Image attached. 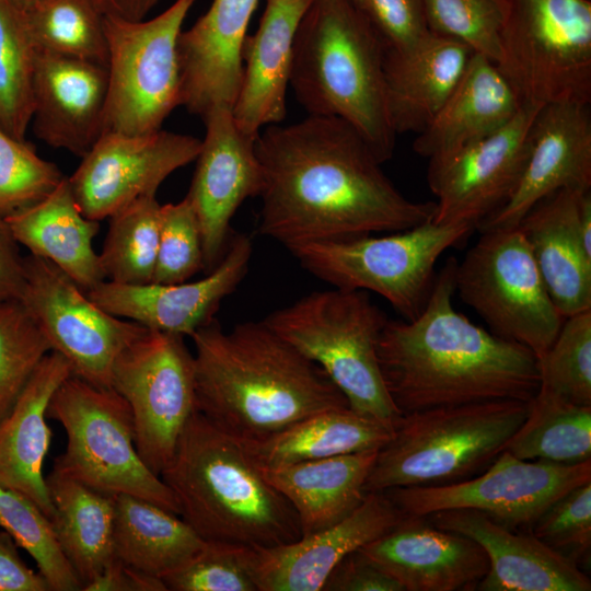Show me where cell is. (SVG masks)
Segmentation results:
<instances>
[{
	"instance_id": "9a60e30c",
	"label": "cell",
	"mask_w": 591,
	"mask_h": 591,
	"mask_svg": "<svg viewBox=\"0 0 591 591\" xmlns=\"http://www.w3.org/2000/svg\"><path fill=\"white\" fill-rule=\"evenodd\" d=\"M24 304L53 351L63 356L72 374L112 387L119 354L148 328L117 317L95 304L80 286L51 262L24 257Z\"/></svg>"
},
{
	"instance_id": "7a4b0ae2",
	"label": "cell",
	"mask_w": 591,
	"mask_h": 591,
	"mask_svg": "<svg viewBox=\"0 0 591 591\" xmlns=\"http://www.w3.org/2000/svg\"><path fill=\"white\" fill-rule=\"evenodd\" d=\"M456 260L436 275L429 299L412 320H387L378 360L402 415L500 399L530 402L541 384L532 350L471 322L452 304Z\"/></svg>"
},
{
	"instance_id": "44dd1931",
	"label": "cell",
	"mask_w": 591,
	"mask_h": 591,
	"mask_svg": "<svg viewBox=\"0 0 591 591\" xmlns=\"http://www.w3.org/2000/svg\"><path fill=\"white\" fill-rule=\"evenodd\" d=\"M404 591L472 590L489 563L472 538L433 525L425 515H404L390 531L359 548Z\"/></svg>"
},
{
	"instance_id": "e575fe53",
	"label": "cell",
	"mask_w": 591,
	"mask_h": 591,
	"mask_svg": "<svg viewBox=\"0 0 591 591\" xmlns=\"http://www.w3.org/2000/svg\"><path fill=\"white\" fill-rule=\"evenodd\" d=\"M204 543L181 515L140 497L115 496L114 555L130 568L162 580Z\"/></svg>"
},
{
	"instance_id": "8d00e7d4",
	"label": "cell",
	"mask_w": 591,
	"mask_h": 591,
	"mask_svg": "<svg viewBox=\"0 0 591 591\" xmlns=\"http://www.w3.org/2000/svg\"><path fill=\"white\" fill-rule=\"evenodd\" d=\"M160 209L157 195H143L109 217L108 231L99 254L106 280L125 285L152 282Z\"/></svg>"
},
{
	"instance_id": "c3c4849f",
	"label": "cell",
	"mask_w": 591,
	"mask_h": 591,
	"mask_svg": "<svg viewBox=\"0 0 591 591\" xmlns=\"http://www.w3.org/2000/svg\"><path fill=\"white\" fill-rule=\"evenodd\" d=\"M385 50H405L428 33L422 0H350Z\"/></svg>"
},
{
	"instance_id": "7402d4cb",
	"label": "cell",
	"mask_w": 591,
	"mask_h": 591,
	"mask_svg": "<svg viewBox=\"0 0 591 591\" xmlns=\"http://www.w3.org/2000/svg\"><path fill=\"white\" fill-rule=\"evenodd\" d=\"M437 528L465 535L486 553L489 567L479 591H590L582 569L532 532L510 530L473 509L425 515Z\"/></svg>"
},
{
	"instance_id": "8fae6325",
	"label": "cell",
	"mask_w": 591,
	"mask_h": 591,
	"mask_svg": "<svg viewBox=\"0 0 591 591\" xmlns=\"http://www.w3.org/2000/svg\"><path fill=\"white\" fill-rule=\"evenodd\" d=\"M454 289L503 339L541 358L565 317L544 285L518 227L480 231V237L454 269Z\"/></svg>"
},
{
	"instance_id": "f546056e",
	"label": "cell",
	"mask_w": 591,
	"mask_h": 591,
	"mask_svg": "<svg viewBox=\"0 0 591 591\" xmlns=\"http://www.w3.org/2000/svg\"><path fill=\"white\" fill-rule=\"evenodd\" d=\"M473 50L429 32L405 50L384 49V78L396 134L421 132L462 78Z\"/></svg>"
},
{
	"instance_id": "b9f144b4",
	"label": "cell",
	"mask_w": 591,
	"mask_h": 591,
	"mask_svg": "<svg viewBox=\"0 0 591 591\" xmlns=\"http://www.w3.org/2000/svg\"><path fill=\"white\" fill-rule=\"evenodd\" d=\"M50 351L49 343L20 300L0 302V419Z\"/></svg>"
},
{
	"instance_id": "d4e9b609",
	"label": "cell",
	"mask_w": 591,
	"mask_h": 591,
	"mask_svg": "<svg viewBox=\"0 0 591 591\" xmlns=\"http://www.w3.org/2000/svg\"><path fill=\"white\" fill-rule=\"evenodd\" d=\"M107 83L105 66L36 51L31 121L36 137L84 157L103 132Z\"/></svg>"
},
{
	"instance_id": "7c38bea8",
	"label": "cell",
	"mask_w": 591,
	"mask_h": 591,
	"mask_svg": "<svg viewBox=\"0 0 591 591\" xmlns=\"http://www.w3.org/2000/svg\"><path fill=\"white\" fill-rule=\"evenodd\" d=\"M195 2L175 0L147 21L103 16L108 51L103 132L159 130L179 105L177 43Z\"/></svg>"
},
{
	"instance_id": "603a6c76",
	"label": "cell",
	"mask_w": 591,
	"mask_h": 591,
	"mask_svg": "<svg viewBox=\"0 0 591 591\" xmlns=\"http://www.w3.org/2000/svg\"><path fill=\"white\" fill-rule=\"evenodd\" d=\"M404 515L385 493L371 491L332 526L288 544L256 548L258 591L323 590L344 557L390 531Z\"/></svg>"
},
{
	"instance_id": "ac0fdd59",
	"label": "cell",
	"mask_w": 591,
	"mask_h": 591,
	"mask_svg": "<svg viewBox=\"0 0 591 591\" xmlns=\"http://www.w3.org/2000/svg\"><path fill=\"white\" fill-rule=\"evenodd\" d=\"M201 119L205 137L186 198L199 223L209 273L227 252L234 213L247 198L259 196L263 179L256 138L239 128L230 107L215 106Z\"/></svg>"
},
{
	"instance_id": "52a82bcc",
	"label": "cell",
	"mask_w": 591,
	"mask_h": 591,
	"mask_svg": "<svg viewBox=\"0 0 591 591\" xmlns=\"http://www.w3.org/2000/svg\"><path fill=\"white\" fill-rule=\"evenodd\" d=\"M385 313L367 291H313L269 313L263 321L318 364L349 407L394 428L402 416L381 373L376 346Z\"/></svg>"
},
{
	"instance_id": "30bf717a",
	"label": "cell",
	"mask_w": 591,
	"mask_h": 591,
	"mask_svg": "<svg viewBox=\"0 0 591 591\" xmlns=\"http://www.w3.org/2000/svg\"><path fill=\"white\" fill-rule=\"evenodd\" d=\"M524 105L591 101V1L506 0L496 63Z\"/></svg>"
},
{
	"instance_id": "d590c367",
	"label": "cell",
	"mask_w": 591,
	"mask_h": 591,
	"mask_svg": "<svg viewBox=\"0 0 591 591\" xmlns=\"http://www.w3.org/2000/svg\"><path fill=\"white\" fill-rule=\"evenodd\" d=\"M503 451L521 460L563 465L591 461V406L540 387Z\"/></svg>"
},
{
	"instance_id": "6da1fadb",
	"label": "cell",
	"mask_w": 591,
	"mask_h": 591,
	"mask_svg": "<svg viewBox=\"0 0 591 591\" xmlns=\"http://www.w3.org/2000/svg\"><path fill=\"white\" fill-rule=\"evenodd\" d=\"M258 232L291 245L403 231L432 219L434 201H413L384 174L345 120L308 115L265 127Z\"/></svg>"
},
{
	"instance_id": "4316f807",
	"label": "cell",
	"mask_w": 591,
	"mask_h": 591,
	"mask_svg": "<svg viewBox=\"0 0 591 591\" xmlns=\"http://www.w3.org/2000/svg\"><path fill=\"white\" fill-rule=\"evenodd\" d=\"M588 190L558 189L536 202L517 225L565 318L591 310V251L580 225L581 200Z\"/></svg>"
},
{
	"instance_id": "8992f818",
	"label": "cell",
	"mask_w": 591,
	"mask_h": 591,
	"mask_svg": "<svg viewBox=\"0 0 591 591\" xmlns=\"http://www.w3.org/2000/svg\"><path fill=\"white\" fill-rule=\"evenodd\" d=\"M529 403L500 399L402 415L378 451L366 491L443 486L480 474L521 426Z\"/></svg>"
},
{
	"instance_id": "1f68e13d",
	"label": "cell",
	"mask_w": 591,
	"mask_h": 591,
	"mask_svg": "<svg viewBox=\"0 0 591 591\" xmlns=\"http://www.w3.org/2000/svg\"><path fill=\"white\" fill-rule=\"evenodd\" d=\"M379 450L259 468L293 508L308 536L348 517L364 499Z\"/></svg>"
},
{
	"instance_id": "ffe728a7",
	"label": "cell",
	"mask_w": 591,
	"mask_h": 591,
	"mask_svg": "<svg viewBox=\"0 0 591 591\" xmlns=\"http://www.w3.org/2000/svg\"><path fill=\"white\" fill-rule=\"evenodd\" d=\"M563 188L591 189L590 104L553 103L538 109L514 192L477 229L517 227L536 202Z\"/></svg>"
},
{
	"instance_id": "60d3db41",
	"label": "cell",
	"mask_w": 591,
	"mask_h": 591,
	"mask_svg": "<svg viewBox=\"0 0 591 591\" xmlns=\"http://www.w3.org/2000/svg\"><path fill=\"white\" fill-rule=\"evenodd\" d=\"M537 364L540 387L575 404L591 406V310L564 320Z\"/></svg>"
},
{
	"instance_id": "f35d334b",
	"label": "cell",
	"mask_w": 591,
	"mask_h": 591,
	"mask_svg": "<svg viewBox=\"0 0 591 591\" xmlns=\"http://www.w3.org/2000/svg\"><path fill=\"white\" fill-rule=\"evenodd\" d=\"M35 56L22 12L0 0V128L19 140L32 121Z\"/></svg>"
},
{
	"instance_id": "d6986e66",
	"label": "cell",
	"mask_w": 591,
	"mask_h": 591,
	"mask_svg": "<svg viewBox=\"0 0 591 591\" xmlns=\"http://www.w3.org/2000/svg\"><path fill=\"white\" fill-rule=\"evenodd\" d=\"M253 243L245 234L230 239L221 262L202 279L179 283L125 285L104 280L86 291L106 312L148 329L190 336L215 320L220 303L245 277Z\"/></svg>"
},
{
	"instance_id": "7dc6e473",
	"label": "cell",
	"mask_w": 591,
	"mask_h": 591,
	"mask_svg": "<svg viewBox=\"0 0 591 591\" xmlns=\"http://www.w3.org/2000/svg\"><path fill=\"white\" fill-rule=\"evenodd\" d=\"M531 532L552 549L581 568L590 563L591 480L554 501L533 524Z\"/></svg>"
},
{
	"instance_id": "816d5d0a",
	"label": "cell",
	"mask_w": 591,
	"mask_h": 591,
	"mask_svg": "<svg viewBox=\"0 0 591 591\" xmlns=\"http://www.w3.org/2000/svg\"><path fill=\"white\" fill-rule=\"evenodd\" d=\"M84 591H166L160 578L137 571L114 556Z\"/></svg>"
},
{
	"instance_id": "4fadbf2b",
	"label": "cell",
	"mask_w": 591,
	"mask_h": 591,
	"mask_svg": "<svg viewBox=\"0 0 591 591\" xmlns=\"http://www.w3.org/2000/svg\"><path fill=\"white\" fill-rule=\"evenodd\" d=\"M111 386L130 408L138 454L160 476L197 410L194 356L184 336L147 329L117 357Z\"/></svg>"
},
{
	"instance_id": "681fc988",
	"label": "cell",
	"mask_w": 591,
	"mask_h": 591,
	"mask_svg": "<svg viewBox=\"0 0 591 591\" xmlns=\"http://www.w3.org/2000/svg\"><path fill=\"white\" fill-rule=\"evenodd\" d=\"M322 591H404V588L358 549L338 563Z\"/></svg>"
},
{
	"instance_id": "f6af8a7d",
	"label": "cell",
	"mask_w": 591,
	"mask_h": 591,
	"mask_svg": "<svg viewBox=\"0 0 591 591\" xmlns=\"http://www.w3.org/2000/svg\"><path fill=\"white\" fill-rule=\"evenodd\" d=\"M65 175L25 140L0 128V216L8 217L48 195Z\"/></svg>"
},
{
	"instance_id": "bcb514c9",
	"label": "cell",
	"mask_w": 591,
	"mask_h": 591,
	"mask_svg": "<svg viewBox=\"0 0 591 591\" xmlns=\"http://www.w3.org/2000/svg\"><path fill=\"white\" fill-rule=\"evenodd\" d=\"M204 265L202 240L196 213L185 197L161 205L157 264L152 282H185Z\"/></svg>"
},
{
	"instance_id": "cb8c5ba5",
	"label": "cell",
	"mask_w": 591,
	"mask_h": 591,
	"mask_svg": "<svg viewBox=\"0 0 591 591\" xmlns=\"http://www.w3.org/2000/svg\"><path fill=\"white\" fill-rule=\"evenodd\" d=\"M259 0H213L177 43L179 105L202 118L232 109L242 78L241 50Z\"/></svg>"
},
{
	"instance_id": "ee69618b",
	"label": "cell",
	"mask_w": 591,
	"mask_h": 591,
	"mask_svg": "<svg viewBox=\"0 0 591 591\" xmlns=\"http://www.w3.org/2000/svg\"><path fill=\"white\" fill-rule=\"evenodd\" d=\"M422 2L429 32L461 42L474 53L498 62L506 0Z\"/></svg>"
},
{
	"instance_id": "2e32d148",
	"label": "cell",
	"mask_w": 591,
	"mask_h": 591,
	"mask_svg": "<svg viewBox=\"0 0 591 591\" xmlns=\"http://www.w3.org/2000/svg\"><path fill=\"white\" fill-rule=\"evenodd\" d=\"M200 148L201 139L162 128L103 132L68 181L82 213L101 221L140 196L157 195L172 173L197 159Z\"/></svg>"
},
{
	"instance_id": "ab89813d",
	"label": "cell",
	"mask_w": 591,
	"mask_h": 591,
	"mask_svg": "<svg viewBox=\"0 0 591 591\" xmlns=\"http://www.w3.org/2000/svg\"><path fill=\"white\" fill-rule=\"evenodd\" d=\"M0 528L26 551L51 591H78L82 586L62 554L50 520L24 495L0 486Z\"/></svg>"
},
{
	"instance_id": "5bb4252c",
	"label": "cell",
	"mask_w": 591,
	"mask_h": 591,
	"mask_svg": "<svg viewBox=\"0 0 591 591\" xmlns=\"http://www.w3.org/2000/svg\"><path fill=\"white\" fill-rule=\"evenodd\" d=\"M590 480L591 461L563 465L521 460L502 451L484 472L467 480L383 493L406 515L473 509L510 530L531 532L554 501Z\"/></svg>"
},
{
	"instance_id": "f907efd6",
	"label": "cell",
	"mask_w": 591,
	"mask_h": 591,
	"mask_svg": "<svg viewBox=\"0 0 591 591\" xmlns=\"http://www.w3.org/2000/svg\"><path fill=\"white\" fill-rule=\"evenodd\" d=\"M0 591H51L42 573L21 559L15 542L4 531H0Z\"/></svg>"
},
{
	"instance_id": "e0dca14e",
	"label": "cell",
	"mask_w": 591,
	"mask_h": 591,
	"mask_svg": "<svg viewBox=\"0 0 591 591\" xmlns=\"http://www.w3.org/2000/svg\"><path fill=\"white\" fill-rule=\"evenodd\" d=\"M541 107L523 105L506 126L456 153L429 161L427 182L437 197L432 221L478 225L514 192Z\"/></svg>"
},
{
	"instance_id": "5b68a950",
	"label": "cell",
	"mask_w": 591,
	"mask_h": 591,
	"mask_svg": "<svg viewBox=\"0 0 591 591\" xmlns=\"http://www.w3.org/2000/svg\"><path fill=\"white\" fill-rule=\"evenodd\" d=\"M384 48L350 0H313L298 26L290 88L308 115L348 123L382 164L394 154Z\"/></svg>"
},
{
	"instance_id": "277c9868",
	"label": "cell",
	"mask_w": 591,
	"mask_h": 591,
	"mask_svg": "<svg viewBox=\"0 0 591 591\" xmlns=\"http://www.w3.org/2000/svg\"><path fill=\"white\" fill-rule=\"evenodd\" d=\"M160 477L182 519L204 540L255 548L301 537L289 501L263 476L242 444L196 410Z\"/></svg>"
},
{
	"instance_id": "f5cc1de1",
	"label": "cell",
	"mask_w": 591,
	"mask_h": 591,
	"mask_svg": "<svg viewBox=\"0 0 591 591\" xmlns=\"http://www.w3.org/2000/svg\"><path fill=\"white\" fill-rule=\"evenodd\" d=\"M7 220L0 216V302L19 300L25 282L24 257Z\"/></svg>"
},
{
	"instance_id": "db71d44e",
	"label": "cell",
	"mask_w": 591,
	"mask_h": 591,
	"mask_svg": "<svg viewBox=\"0 0 591 591\" xmlns=\"http://www.w3.org/2000/svg\"><path fill=\"white\" fill-rule=\"evenodd\" d=\"M104 16H117L129 21L144 20L160 0H90Z\"/></svg>"
},
{
	"instance_id": "ba28073f",
	"label": "cell",
	"mask_w": 591,
	"mask_h": 591,
	"mask_svg": "<svg viewBox=\"0 0 591 591\" xmlns=\"http://www.w3.org/2000/svg\"><path fill=\"white\" fill-rule=\"evenodd\" d=\"M463 223L431 219L384 235L308 242L288 246L299 264L317 279L345 290L372 291L412 321L425 308L439 257L474 230Z\"/></svg>"
},
{
	"instance_id": "d6a6232c",
	"label": "cell",
	"mask_w": 591,
	"mask_h": 591,
	"mask_svg": "<svg viewBox=\"0 0 591 591\" xmlns=\"http://www.w3.org/2000/svg\"><path fill=\"white\" fill-rule=\"evenodd\" d=\"M393 431L392 426L344 407L308 416L263 440L239 442L258 468H273L380 450Z\"/></svg>"
},
{
	"instance_id": "7bdbcfd3",
	"label": "cell",
	"mask_w": 591,
	"mask_h": 591,
	"mask_svg": "<svg viewBox=\"0 0 591 591\" xmlns=\"http://www.w3.org/2000/svg\"><path fill=\"white\" fill-rule=\"evenodd\" d=\"M255 547L205 541L184 565L162 578L171 591H258Z\"/></svg>"
},
{
	"instance_id": "11a10c76",
	"label": "cell",
	"mask_w": 591,
	"mask_h": 591,
	"mask_svg": "<svg viewBox=\"0 0 591 591\" xmlns=\"http://www.w3.org/2000/svg\"><path fill=\"white\" fill-rule=\"evenodd\" d=\"M16 10L24 12L42 0H5Z\"/></svg>"
},
{
	"instance_id": "83f0119b",
	"label": "cell",
	"mask_w": 591,
	"mask_h": 591,
	"mask_svg": "<svg viewBox=\"0 0 591 591\" xmlns=\"http://www.w3.org/2000/svg\"><path fill=\"white\" fill-rule=\"evenodd\" d=\"M71 374L68 360L51 350L0 419V486L27 497L49 520L54 506L43 472L51 441L47 409L56 390Z\"/></svg>"
},
{
	"instance_id": "74e56055",
	"label": "cell",
	"mask_w": 591,
	"mask_h": 591,
	"mask_svg": "<svg viewBox=\"0 0 591 591\" xmlns=\"http://www.w3.org/2000/svg\"><path fill=\"white\" fill-rule=\"evenodd\" d=\"M22 14L36 51L107 67L103 15L90 0H42Z\"/></svg>"
},
{
	"instance_id": "9c48e42d",
	"label": "cell",
	"mask_w": 591,
	"mask_h": 591,
	"mask_svg": "<svg viewBox=\"0 0 591 591\" xmlns=\"http://www.w3.org/2000/svg\"><path fill=\"white\" fill-rule=\"evenodd\" d=\"M47 417L67 436L53 471L108 495H130L179 515L175 496L142 461L127 402L113 389L73 374L54 393Z\"/></svg>"
},
{
	"instance_id": "f1b7e54d",
	"label": "cell",
	"mask_w": 591,
	"mask_h": 591,
	"mask_svg": "<svg viewBox=\"0 0 591 591\" xmlns=\"http://www.w3.org/2000/svg\"><path fill=\"white\" fill-rule=\"evenodd\" d=\"M523 105L497 65L473 53L455 89L418 134L414 151L429 161L448 158L506 126Z\"/></svg>"
},
{
	"instance_id": "484cf974",
	"label": "cell",
	"mask_w": 591,
	"mask_h": 591,
	"mask_svg": "<svg viewBox=\"0 0 591 591\" xmlns=\"http://www.w3.org/2000/svg\"><path fill=\"white\" fill-rule=\"evenodd\" d=\"M313 0H266L256 31L243 42L242 78L232 106L233 118L257 138L287 115L293 43L302 16Z\"/></svg>"
},
{
	"instance_id": "3957f363",
	"label": "cell",
	"mask_w": 591,
	"mask_h": 591,
	"mask_svg": "<svg viewBox=\"0 0 591 591\" xmlns=\"http://www.w3.org/2000/svg\"><path fill=\"white\" fill-rule=\"evenodd\" d=\"M196 407L240 442L263 440L313 414L349 407L324 370L260 322L190 336Z\"/></svg>"
},
{
	"instance_id": "836d02e7",
	"label": "cell",
	"mask_w": 591,
	"mask_h": 591,
	"mask_svg": "<svg viewBox=\"0 0 591 591\" xmlns=\"http://www.w3.org/2000/svg\"><path fill=\"white\" fill-rule=\"evenodd\" d=\"M54 506L50 519L58 545L82 590L115 556V496L90 488L55 471L46 477Z\"/></svg>"
},
{
	"instance_id": "4dcf8cb0",
	"label": "cell",
	"mask_w": 591,
	"mask_h": 591,
	"mask_svg": "<svg viewBox=\"0 0 591 591\" xmlns=\"http://www.w3.org/2000/svg\"><path fill=\"white\" fill-rule=\"evenodd\" d=\"M4 218L20 245L59 267L85 292L106 280L93 248L100 221L82 213L68 177L37 202Z\"/></svg>"
}]
</instances>
